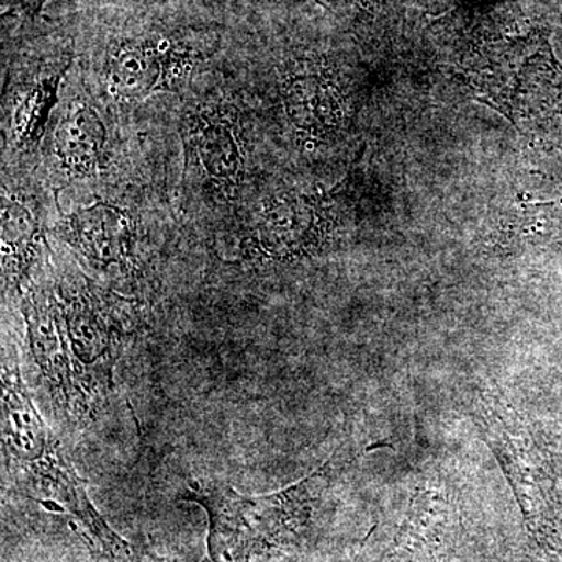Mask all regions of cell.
I'll use <instances>...</instances> for the list:
<instances>
[{"label":"cell","mask_w":562,"mask_h":562,"mask_svg":"<svg viewBox=\"0 0 562 562\" xmlns=\"http://www.w3.org/2000/svg\"><path fill=\"white\" fill-rule=\"evenodd\" d=\"M225 40L221 22L138 11L102 25L76 68L121 114L157 95L190 94L224 54Z\"/></svg>","instance_id":"obj_1"},{"label":"cell","mask_w":562,"mask_h":562,"mask_svg":"<svg viewBox=\"0 0 562 562\" xmlns=\"http://www.w3.org/2000/svg\"><path fill=\"white\" fill-rule=\"evenodd\" d=\"M184 95L179 117L180 211L213 217L227 228L255 198L251 116L238 87Z\"/></svg>","instance_id":"obj_2"},{"label":"cell","mask_w":562,"mask_h":562,"mask_svg":"<svg viewBox=\"0 0 562 562\" xmlns=\"http://www.w3.org/2000/svg\"><path fill=\"white\" fill-rule=\"evenodd\" d=\"M331 461L286 490L257 497L221 482L191 484L188 501L210 517V561L297 562L316 535Z\"/></svg>","instance_id":"obj_3"},{"label":"cell","mask_w":562,"mask_h":562,"mask_svg":"<svg viewBox=\"0 0 562 562\" xmlns=\"http://www.w3.org/2000/svg\"><path fill=\"white\" fill-rule=\"evenodd\" d=\"M3 33L2 168H40L41 146L77 61L76 33L36 20Z\"/></svg>","instance_id":"obj_4"},{"label":"cell","mask_w":562,"mask_h":562,"mask_svg":"<svg viewBox=\"0 0 562 562\" xmlns=\"http://www.w3.org/2000/svg\"><path fill=\"white\" fill-rule=\"evenodd\" d=\"M2 386V447L9 479L21 491H29L32 501L74 514L95 546L110 557L127 560L131 547L110 530L91 505L87 483L41 419L20 376L3 371Z\"/></svg>","instance_id":"obj_5"},{"label":"cell","mask_w":562,"mask_h":562,"mask_svg":"<svg viewBox=\"0 0 562 562\" xmlns=\"http://www.w3.org/2000/svg\"><path fill=\"white\" fill-rule=\"evenodd\" d=\"M117 117L74 66L63 83L40 154V171L60 201L117 179L127 166Z\"/></svg>","instance_id":"obj_6"},{"label":"cell","mask_w":562,"mask_h":562,"mask_svg":"<svg viewBox=\"0 0 562 562\" xmlns=\"http://www.w3.org/2000/svg\"><path fill=\"white\" fill-rule=\"evenodd\" d=\"M106 181L92 190L77 192L57 201L58 216L50 233L88 261L94 271L113 279H138L146 246V211L139 192L131 181Z\"/></svg>","instance_id":"obj_7"},{"label":"cell","mask_w":562,"mask_h":562,"mask_svg":"<svg viewBox=\"0 0 562 562\" xmlns=\"http://www.w3.org/2000/svg\"><path fill=\"white\" fill-rule=\"evenodd\" d=\"M327 199L302 192L255 195L225 232L243 261L302 260L319 251L330 232Z\"/></svg>","instance_id":"obj_8"},{"label":"cell","mask_w":562,"mask_h":562,"mask_svg":"<svg viewBox=\"0 0 562 562\" xmlns=\"http://www.w3.org/2000/svg\"><path fill=\"white\" fill-rule=\"evenodd\" d=\"M54 191L40 168H2V277L3 290L29 280L41 247L50 231Z\"/></svg>","instance_id":"obj_9"},{"label":"cell","mask_w":562,"mask_h":562,"mask_svg":"<svg viewBox=\"0 0 562 562\" xmlns=\"http://www.w3.org/2000/svg\"><path fill=\"white\" fill-rule=\"evenodd\" d=\"M277 94L292 132L303 143L335 135L346 120V95L327 60L290 57L277 66Z\"/></svg>","instance_id":"obj_10"},{"label":"cell","mask_w":562,"mask_h":562,"mask_svg":"<svg viewBox=\"0 0 562 562\" xmlns=\"http://www.w3.org/2000/svg\"><path fill=\"white\" fill-rule=\"evenodd\" d=\"M457 516L447 498L419 492L409 505L394 550L403 562L446 561L454 550Z\"/></svg>","instance_id":"obj_11"},{"label":"cell","mask_w":562,"mask_h":562,"mask_svg":"<svg viewBox=\"0 0 562 562\" xmlns=\"http://www.w3.org/2000/svg\"><path fill=\"white\" fill-rule=\"evenodd\" d=\"M47 0H3V18L14 20H36Z\"/></svg>","instance_id":"obj_12"}]
</instances>
